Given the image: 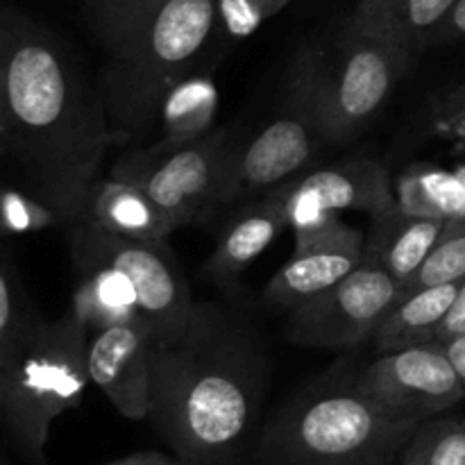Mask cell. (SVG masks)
<instances>
[{
  "instance_id": "obj_8",
  "label": "cell",
  "mask_w": 465,
  "mask_h": 465,
  "mask_svg": "<svg viewBox=\"0 0 465 465\" xmlns=\"http://www.w3.org/2000/svg\"><path fill=\"white\" fill-rule=\"evenodd\" d=\"M322 143L312 114L286 94L284 107L245 141H230L216 182V207L250 203L300 175Z\"/></svg>"
},
{
  "instance_id": "obj_32",
  "label": "cell",
  "mask_w": 465,
  "mask_h": 465,
  "mask_svg": "<svg viewBox=\"0 0 465 465\" xmlns=\"http://www.w3.org/2000/svg\"><path fill=\"white\" fill-rule=\"evenodd\" d=\"M7 153V103H5L3 66H0V157Z\"/></svg>"
},
{
  "instance_id": "obj_21",
  "label": "cell",
  "mask_w": 465,
  "mask_h": 465,
  "mask_svg": "<svg viewBox=\"0 0 465 465\" xmlns=\"http://www.w3.org/2000/svg\"><path fill=\"white\" fill-rule=\"evenodd\" d=\"M218 86L203 73H191L166 94L159 112V141L186 143L213 132L218 114Z\"/></svg>"
},
{
  "instance_id": "obj_4",
  "label": "cell",
  "mask_w": 465,
  "mask_h": 465,
  "mask_svg": "<svg viewBox=\"0 0 465 465\" xmlns=\"http://www.w3.org/2000/svg\"><path fill=\"white\" fill-rule=\"evenodd\" d=\"M218 25V0H166L109 50L103 95L116 143L157 125L168 91L189 77Z\"/></svg>"
},
{
  "instance_id": "obj_10",
  "label": "cell",
  "mask_w": 465,
  "mask_h": 465,
  "mask_svg": "<svg viewBox=\"0 0 465 465\" xmlns=\"http://www.w3.org/2000/svg\"><path fill=\"white\" fill-rule=\"evenodd\" d=\"M400 284L363 259L357 271L289 312L286 339L302 348L352 350L372 339L398 302Z\"/></svg>"
},
{
  "instance_id": "obj_13",
  "label": "cell",
  "mask_w": 465,
  "mask_h": 465,
  "mask_svg": "<svg viewBox=\"0 0 465 465\" xmlns=\"http://www.w3.org/2000/svg\"><path fill=\"white\" fill-rule=\"evenodd\" d=\"M363 248L366 234L334 218L309 239L295 241V252L263 289V302L277 312H293L357 271L363 262Z\"/></svg>"
},
{
  "instance_id": "obj_9",
  "label": "cell",
  "mask_w": 465,
  "mask_h": 465,
  "mask_svg": "<svg viewBox=\"0 0 465 465\" xmlns=\"http://www.w3.org/2000/svg\"><path fill=\"white\" fill-rule=\"evenodd\" d=\"M71 257L107 263L130 282L153 341L171 339L186 325L193 298L184 277L162 254V245L125 239L82 221L71 227Z\"/></svg>"
},
{
  "instance_id": "obj_17",
  "label": "cell",
  "mask_w": 465,
  "mask_h": 465,
  "mask_svg": "<svg viewBox=\"0 0 465 465\" xmlns=\"http://www.w3.org/2000/svg\"><path fill=\"white\" fill-rule=\"evenodd\" d=\"M84 221L141 243L162 245L177 225L162 207L130 182L107 175L91 191Z\"/></svg>"
},
{
  "instance_id": "obj_18",
  "label": "cell",
  "mask_w": 465,
  "mask_h": 465,
  "mask_svg": "<svg viewBox=\"0 0 465 465\" xmlns=\"http://www.w3.org/2000/svg\"><path fill=\"white\" fill-rule=\"evenodd\" d=\"M457 0H359L343 25L422 53Z\"/></svg>"
},
{
  "instance_id": "obj_23",
  "label": "cell",
  "mask_w": 465,
  "mask_h": 465,
  "mask_svg": "<svg viewBox=\"0 0 465 465\" xmlns=\"http://www.w3.org/2000/svg\"><path fill=\"white\" fill-rule=\"evenodd\" d=\"M461 280H465V218H452L425 263L400 286L398 300L427 286L459 284Z\"/></svg>"
},
{
  "instance_id": "obj_11",
  "label": "cell",
  "mask_w": 465,
  "mask_h": 465,
  "mask_svg": "<svg viewBox=\"0 0 465 465\" xmlns=\"http://www.w3.org/2000/svg\"><path fill=\"white\" fill-rule=\"evenodd\" d=\"M275 191L284 203L295 241L309 239L343 212L375 218L398 204L389 171L375 159H343L295 175Z\"/></svg>"
},
{
  "instance_id": "obj_33",
  "label": "cell",
  "mask_w": 465,
  "mask_h": 465,
  "mask_svg": "<svg viewBox=\"0 0 465 465\" xmlns=\"http://www.w3.org/2000/svg\"><path fill=\"white\" fill-rule=\"evenodd\" d=\"M443 109L450 114H463L465 112V82L463 84H459L457 89H454L452 94L445 98Z\"/></svg>"
},
{
  "instance_id": "obj_2",
  "label": "cell",
  "mask_w": 465,
  "mask_h": 465,
  "mask_svg": "<svg viewBox=\"0 0 465 465\" xmlns=\"http://www.w3.org/2000/svg\"><path fill=\"white\" fill-rule=\"evenodd\" d=\"M271 357L252 322L227 304L193 302L171 339H150V413L168 448L193 465H232L252 434Z\"/></svg>"
},
{
  "instance_id": "obj_1",
  "label": "cell",
  "mask_w": 465,
  "mask_h": 465,
  "mask_svg": "<svg viewBox=\"0 0 465 465\" xmlns=\"http://www.w3.org/2000/svg\"><path fill=\"white\" fill-rule=\"evenodd\" d=\"M7 153L27 193L59 223L84 221L100 168L116 143L100 89L86 82L71 50L30 18L5 9L3 50Z\"/></svg>"
},
{
  "instance_id": "obj_20",
  "label": "cell",
  "mask_w": 465,
  "mask_h": 465,
  "mask_svg": "<svg viewBox=\"0 0 465 465\" xmlns=\"http://www.w3.org/2000/svg\"><path fill=\"white\" fill-rule=\"evenodd\" d=\"M457 291L459 284H439L400 298L372 334L371 341L377 352H395L434 341L436 330L457 298Z\"/></svg>"
},
{
  "instance_id": "obj_27",
  "label": "cell",
  "mask_w": 465,
  "mask_h": 465,
  "mask_svg": "<svg viewBox=\"0 0 465 465\" xmlns=\"http://www.w3.org/2000/svg\"><path fill=\"white\" fill-rule=\"evenodd\" d=\"M293 0H218V27L232 39L254 35Z\"/></svg>"
},
{
  "instance_id": "obj_15",
  "label": "cell",
  "mask_w": 465,
  "mask_h": 465,
  "mask_svg": "<svg viewBox=\"0 0 465 465\" xmlns=\"http://www.w3.org/2000/svg\"><path fill=\"white\" fill-rule=\"evenodd\" d=\"M445 225L448 221L443 218L413 216L395 204L393 209L372 218L363 259L384 268L402 286L430 257Z\"/></svg>"
},
{
  "instance_id": "obj_3",
  "label": "cell",
  "mask_w": 465,
  "mask_h": 465,
  "mask_svg": "<svg viewBox=\"0 0 465 465\" xmlns=\"http://www.w3.org/2000/svg\"><path fill=\"white\" fill-rule=\"evenodd\" d=\"M418 425L368 395L357 372H331L277 409L257 457L262 465H398Z\"/></svg>"
},
{
  "instance_id": "obj_19",
  "label": "cell",
  "mask_w": 465,
  "mask_h": 465,
  "mask_svg": "<svg viewBox=\"0 0 465 465\" xmlns=\"http://www.w3.org/2000/svg\"><path fill=\"white\" fill-rule=\"evenodd\" d=\"M73 266L77 282L73 289L71 309L89 334L107 327L143 322L134 289L116 268L86 257H73Z\"/></svg>"
},
{
  "instance_id": "obj_31",
  "label": "cell",
  "mask_w": 465,
  "mask_h": 465,
  "mask_svg": "<svg viewBox=\"0 0 465 465\" xmlns=\"http://www.w3.org/2000/svg\"><path fill=\"white\" fill-rule=\"evenodd\" d=\"M440 345H443L445 354H448V359L452 361L454 371L459 372V377H461V381L465 384V334L454 336V339H450L448 343H440Z\"/></svg>"
},
{
  "instance_id": "obj_5",
  "label": "cell",
  "mask_w": 465,
  "mask_h": 465,
  "mask_svg": "<svg viewBox=\"0 0 465 465\" xmlns=\"http://www.w3.org/2000/svg\"><path fill=\"white\" fill-rule=\"evenodd\" d=\"M413 62V50L341 23L331 44L300 50L286 94L304 103L322 143H350L372 125Z\"/></svg>"
},
{
  "instance_id": "obj_6",
  "label": "cell",
  "mask_w": 465,
  "mask_h": 465,
  "mask_svg": "<svg viewBox=\"0 0 465 465\" xmlns=\"http://www.w3.org/2000/svg\"><path fill=\"white\" fill-rule=\"evenodd\" d=\"M89 384V330L68 307L57 321H41L7 372L3 409L32 457H44L53 422L80 407Z\"/></svg>"
},
{
  "instance_id": "obj_12",
  "label": "cell",
  "mask_w": 465,
  "mask_h": 465,
  "mask_svg": "<svg viewBox=\"0 0 465 465\" xmlns=\"http://www.w3.org/2000/svg\"><path fill=\"white\" fill-rule=\"evenodd\" d=\"M357 381L368 395L411 420H430L465 400V384L443 345L420 343L380 354Z\"/></svg>"
},
{
  "instance_id": "obj_34",
  "label": "cell",
  "mask_w": 465,
  "mask_h": 465,
  "mask_svg": "<svg viewBox=\"0 0 465 465\" xmlns=\"http://www.w3.org/2000/svg\"><path fill=\"white\" fill-rule=\"evenodd\" d=\"M5 391H7V375L0 371V409H3L5 404Z\"/></svg>"
},
{
  "instance_id": "obj_14",
  "label": "cell",
  "mask_w": 465,
  "mask_h": 465,
  "mask_svg": "<svg viewBox=\"0 0 465 465\" xmlns=\"http://www.w3.org/2000/svg\"><path fill=\"white\" fill-rule=\"evenodd\" d=\"M89 377L127 420H148L150 331L143 322L89 334Z\"/></svg>"
},
{
  "instance_id": "obj_16",
  "label": "cell",
  "mask_w": 465,
  "mask_h": 465,
  "mask_svg": "<svg viewBox=\"0 0 465 465\" xmlns=\"http://www.w3.org/2000/svg\"><path fill=\"white\" fill-rule=\"evenodd\" d=\"M284 227H289V216L275 189L250 200L221 234L216 250L204 263V272L218 282H232L282 234Z\"/></svg>"
},
{
  "instance_id": "obj_7",
  "label": "cell",
  "mask_w": 465,
  "mask_h": 465,
  "mask_svg": "<svg viewBox=\"0 0 465 465\" xmlns=\"http://www.w3.org/2000/svg\"><path fill=\"white\" fill-rule=\"evenodd\" d=\"M230 141L227 130H213L186 143L154 141L123 154L109 175L143 191L180 230L216 209L213 195Z\"/></svg>"
},
{
  "instance_id": "obj_22",
  "label": "cell",
  "mask_w": 465,
  "mask_h": 465,
  "mask_svg": "<svg viewBox=\"0 0 465 465\" xmlns=\"http://www.w3.org/2000/svg\"><path fill=\"white\" fill-rule=\"evenodd\" d=\"M400 465H465V418L422 420L404 445Z\"/></svg>"
},
{
  "instance_id": "obj_26",
  "label": "cell",
  "mask_w": 465,
  "mask_h": 465,
  "mask_svg": "<svg viewBox=\"0 0 465 465\" xmlns=\"http://www.w3.org/2000/svg\"><path fill=\"white\" fill-rule=\"evenodd\" d=\"M59 223L53 209L32 198L30 193L5 189L0 184V239L14 234H30Z\"/></svg>"
},
{
  "instance_id": "obj_29",
  "label": "cell",
  "mask_w": 465,
  "mask_h": 465,
  "mask_svg": "<svg viewBox=\"0 0 465 465\" xmlns=\"http://www.w3.org/2000/svg\"><path fill=\"white\" fill-rule=\"evenodd\" d=\"M459 334H465V280L459 282L457 298H454L448 316L443 318L440 327L436 330L434 343H448L450 339Z\"/></svg>"
},
{
  "instance_id": "obj_35",
  "label": "cell",
  "mask_w": 465,
  "mask_h": 465,
  "mask_svg": "<svg viewBox=\"0 0 465 465\" xmlns=\"http://www.w3.org/2000/svg\"><path fill=\"white\" fill-rule=\"evenodd\" d=\"M3 30H5V7H0V50H3Z\"/></svg>"
},
{
  "instance_id": "obj_24",
  "label": "cell",
  "mask_w": 465,
  "mask_h": 465,
  "mask_svg": "<svg viewBox=\"0 0 465 465\" xmlns=\"http://www.w3.org/2000/svg\"><path fill=\"white\" fill-rule=\"evenodd\" d=\"M39 325L41 321L25 304L7 268L0 266V371L5 375L16 366Z\"/></svg>"
},
{
  "instance_id": "obj_25",
  "label": "cell",
  "mask_w": 465,
  "mask_h": 465,
  "mask_svg": "<svg viewBox=\"0 0 465 465\" xmlns=\"http://www.w3.org/2000/svg\"><path fill=\"white\" fill-rule=\"evenodd\" d=\"M166 0H89V16L104 50L116 48Z\"/></svg>"
},
{
  "instance_id": "obj_30",
  "label": "cell",
  "mask_w": 465,
  "mask_h": 465,
  "mask_svg": "<svg viewBox=\"0 0 465 465\" xmlns=\"http://www.w3.org/2000/svg\"><path fill=\"white\" fill-rule=\"evenodd\" d=\"M100 465H193L180 457H168L162 452H132L125 457H118L114 461L100 463Z\"/></svg>"
},
{
  "instance_id": "obj_28",
  "label": "cell",
  "mask_w": 465,
  "mask_h": 465,
  "mask_svg": "<svg viewBox=\"0 0 465 465\" xmlns=\"http://www.w3.org/2000/svg\"><path fill=\"white\" fill-rule=\"evenodd\" d=\"M457 41H465V0H457V5L450 9L445 21L436 27V32L427 41V48L457 44Z\"/></svg>"
}]
</instances>
